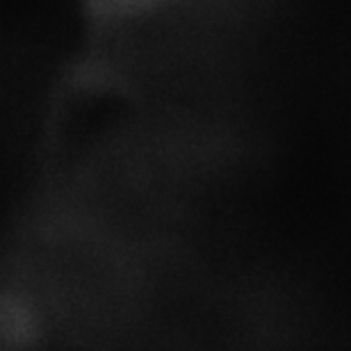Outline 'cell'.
Masks as SVG:
<instances>
[]
</instances>
